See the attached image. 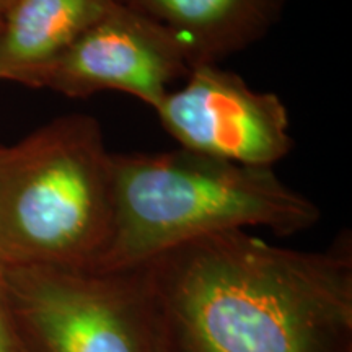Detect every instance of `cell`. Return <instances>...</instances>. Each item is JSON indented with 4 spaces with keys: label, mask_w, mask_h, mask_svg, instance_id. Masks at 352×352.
<instances>
[{
    "label": "cell",
    "mask_w": 352,
    "mask_h": 352,
    "mask_svg": "<svg viewBox=\"0 0 352 352\" xmlns=\"http://www.w3.org/2000/svg\"><path fill=\"white\" fill-rule=\"evenodd\" d=\"M28 352H165L142 264L121 270L6 266Z\"/></svg>",
    "instance_id": "4"
},
{
    "label": "cell",
    "mask_w": 352,
    "mask_h": 352,
    "mask_svg": "<svg viewBox=\"0 0 352 352\" xmlns=\"http://www.w3.org/2000/svg\"><path fill=\"white\" fill-rule=\"evenodd\" d=\"M113 226L91 267L121 270L210 233L263 227L279 236L305 232L321 210L272 168L176 148L113 153Z\"/></svg>",
    "instance_id": "2"
},
{
    "label": "cell",
    "mask_w": 352,
    "mask_h": 352,
    "mask_svg": "<svg viewBox=\"0 0 352 352\" xmlns=\"http://www.w3.org/2000/svg\"><path fill=\"white\" fill-rule=\"evenodd\" d=\"M153 111L182 148L232 164L272 168L294 147L283 100L219 64L189 69Z\"/></svg>",
    "instance_id": "5"
},
{
    "label": "cell",
    "mask_w": 352,
    "mask_h": 352,
    "mask_svg": "<svg viewBox=\"0 0 352 352\" xmlns=\"http://www.w3.org/2000/svg\"><path fill=\"white\" fill-rule=\"evenodd\" d=\"M0 352H28L13 311L7 270L6 264L2 263H0Z\"/></svg>",
    "instance_id": "9"
},
{
    "label": "cell",
    "mask_w": 352,
    "mask_h": 352,
    "mask_svg": "<svg viewBox=\"0 0 352 352\" xmlns=\"http://www.w3.org/2000/svg\"><path fill=\"white\" fill-rule=\"evenodd\" d=\"M142 266L165 352H352L346 233L324 252H298L227 230Z\"/></svg>",
    "instance_id": "1"
},
{
    "label": "cell",
    "mask_w": 352,
    "mask_h": 352,
    "mask_svg": "<svg viewBox=\"0 0 352 352\" xmlns=\"http://www.w3.org/2000/svg\"><path fill=\"white\" fill-rule=\"evenodd\" d=\"M113 195V152L95 118H57L0 147V263L95 266L111 235Z\"/></svg>",
    "instance_id": "3"
},
{
    "label": "cell",
    "mask_w": 352,
    "mask_h": 352,
    "mask_svg": "<svg viewBox=\"0 0 352 352\" xmlns=\"http://www.w3.org/2000/svg\"><path fill=\"white\" fill-rule=\"evenodd\" d=\"M164 25L189 69L219 64L266 34L277 0H121Z\"/></svg>",
    "instance_id": "7"
},
{
    "label": "cell",
    "mask_w": 352,
    "mask_h": 352,
    "mask_svg": "<svg viewBox=\"0 0 352 352\" xmlns=\"http://www.w3.org/2000/svg\"><path fill=\"white\" fill-rule=\"evenodd\" d=\"M121 0H13L0 28V78L21 83Z\"/></svg>",
    "instance_id": "8"
},
{
    "label": "cell",
    "mask_w": 352,
    "mask_h": 352,
    "mask_svg": "<svg viewBox=\"0 0 352 352\" xmlns=\"http://www.w3.org/2000/svg\"><path fill=\"white\" fill-rule=\"evenodd\" d=\"M13 0H0V28H2V23H3V16H6V13L8 10V7L12 6Z\"/></svg>",
    "instance_id": "10"
},
{
    "label": "cell",
    "mask_w": 352,
    "mask_h": 352,
    "mask_svg": "<svg viewBox=\"0 0 352 352\" xmlns=\"http://www.w3.org/2000/svg\"><path fill=\"white\" fill-rule=\"evenodd\" d=\"M189 74L186 56L164 25L120 2L23 85L70 98L121 91L157 108L171 85Z\"/></svg>",
    "instance_id": "6"
}]
</instances>
